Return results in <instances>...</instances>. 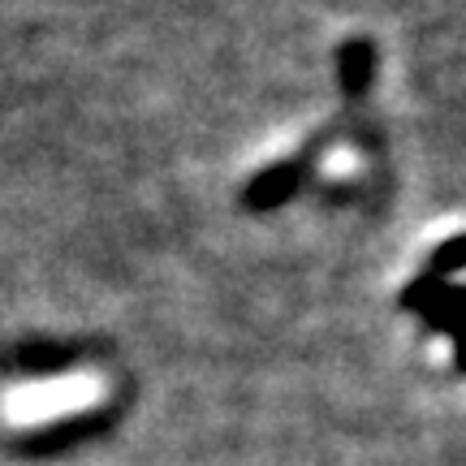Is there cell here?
Instances as JSON below:
<instances>
[{
	"label": "cell",
	"instance_id": "6da1fadb",
	"mask_svg": "<svg viewBox=\"0 0 466 466\" xmlns=\"http://www.w3.org/2000/svg\"><path fill=\"white\" fill-rule=\"evenodd\" d=\"M100 384L96 376H61V380H39V384H22V389H9L5 393V415L22 419V423H35V419L48 415H69L86 401H96Z\"/></svg>",
	"mask_w": 466,
	"mask_h": 466
}]
</instances>
